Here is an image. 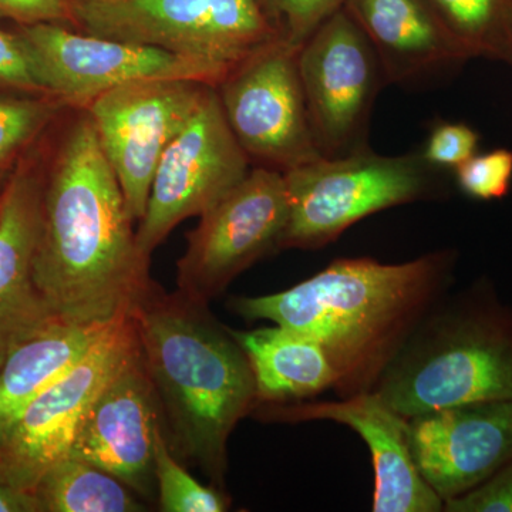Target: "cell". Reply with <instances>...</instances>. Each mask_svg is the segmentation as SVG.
Listing matches in <instances>:
<instances>
[{"mask_svg": "<svg viewBox=\"0 0 512 512\" xmlns=\"http://www.w3.org/2000/svg\"><path fill=\"white\" fill-rule=\"evenodd\" d=\"M40 512H143L148 505L119 478L72 456L49 468L37 484Z\"/></svg>", "mask_w": 512, "mask_h": 512, "instance_id": "21", "label": "cell"}, {"mask_svg": "<svg viewBox=\"0 0 512 512\" xmlns=\"http://www.w3.org/2000/svg\"><path fill=\"white\" fill-rule=\"evenodd\" d=\"M119 320L107 325H76L55 319L16 343L0 360V434L33 399L72 370Z\"/></svg>", "mask_w": 512, "mask_h": 512, "instance_id": "19", "label": "cell"}, {"mask_svg": "<svg viewBox=\"0 0 512 512\" xmlns=\"http://www.w3.org/2000/svg\"><path fill=\"white\" fill-rule=\"evenodd\" d=\"M261 2L262 5H264L266 13L282 28L281 0H261Z\"/></svg>", "mask_w": 512, "mask_h": 512, "instance_id": "32", "label": "cell"}, {"mask_svg": "<svg viewBox=\"0 0 512 512\" xmlns=\"http://www.w3.org/2000/svg\"><path fill=\"white\" fill-rule=\"evenodd\" d=\"M207 86L178 79L131 83L100 94L84 109L136 224L146 214L165 148L191 119Z\"/></svg>", "mask_w": 512, "mask_h": 512, "instance_id": "13", "label": "cell"}, {"mask_svg": "<svg viewBox=\"0 0 512 512\" xmlns=\"http://www.w3.org/2000/svg\"><path fill=\"white\" fill-rule=\"evenodd\" d=\"M136 222L86 110L64 134L43 188L33 281L53 318L107 325L151 285Z\"/></svg>", "mask_w": 512, "mask_h": 512, "instance_id": "1", "label": "cell"}, {"mask_svg": "<svg viewBox=\"0 0 512 512\" xmlns=\"http://www.w3.org/2000/svg\"><path fill=\"white\" fill-rule=\"evenodd\" d=\"M288 218L284 173L252 168L188 234L177 264V291L208 305L241 272L281 248Z\"/></svg>", "mask_w": 512, "mask_h": 512, "instance_id": "7", "label": "cell"}, {"mask_svg": "<svg viewBox=\"0 0 512 512\" xmlns=\"http://www.w3.org/2000/svg\"><path fill=\"white\" fill-rule=\"evenodd\" d=\"M441 299L373 392L404 419L447 407L512 399V309L487 282Z\"/></svg>", "mask_w": 512, "mask_h": 512, "instance_id": "4", "label": "cell"}, {"mask_svg": "<svg viewBox=\"0 0 512 512\" xmlns=\"http://www.w3.org/2000/svg\"><path fill=\"white\" fill-rule=\"evenodd\" d=\"M0 18L22 26L39 23H74L73 0H0Z\"/></svg>", "mask_w": 512, "mask_h": 512, "instance_id": "30", "label": "cell"}, {"mask_svg": "<svg viewBox=\"0 0 512 512\" xmlns=\"http://www.w3.org/2000/svg\"><path fill=\"white\" fill-rule=\"evenodd\" d=\"M249 157L229 127L217 87L207 86L183 130L165 148L151 184L137 247L150 261L178 224L201 217L249 173Z\"/></svg>", "mask_w": 512, "mask_h": 512, "instance_id": "8", "label": "cell"}, {"mask_svg": "<svg viewBox=\"0 0 512 512\" xmlns=\"http://www.w3.org/2000/svg\"><path fill=\"white\" fill-rule=\"evenodd\" d=\"M43 92L86 109L100 94L148 80H194L217 87L231 70L158 47L74 33L59 23L22 26Z\"/></svg>", "mask_w": 512, "mask_h": 512, "instance_id": "9", "label": "cell"}, {"mask_svg": "<svg viewBox=\"0 0 512 512\" xmlns=\"http://www.w3.org/2000/svg\"><path fill=\"white\" fill-rule=\"evenodd\" d=\"M130 318L171 453L224 490L229 437L259 406L247 353L207 303L154 282Z\"/></svg>", "mask_w": 512, "mask_h": 512, "instance_id": "3", "label": "cell"}, {"mask_svg": "<svg viewBox=\"0 0 512 512\" xmlns=\"http://www.w3.org/2000/svg\"><path fill=\"white\" fill-rule=\"evenodd\" d=\"M458 187L478 201L501 200L511 190L512 151L497 148L484 154H474L456 168Z\"/></svg>", "mask_w": 512, "mask_h": 512, "instance_id": "25", "label": "cell"}, {"mask_svg": "<svg viewBox=\"0 0 512 512\" xmlns=\"http://www.w3.org/2000/svg\"><path fill=\"white\" fill-rule=\"evenodd\" d=\"M89 35L158 47L234 70L284 36L261 0H73Z\"/></svg>", "mask_w": 512, "mask_h": 512, "instance_id": "5", "label": "cell"}, {"mask_svg": "<svg viewBox=\"0 0 512 512\" xmlns=\"http://www.w3.org/2000/svg\"><path fill=\"white\" fill-rule=\"evenodd\" d=\"M447 512H512V460L473 490L446 501Z\"/></svg>", "mask_w": 512, "mask_h": 512, "instance_id": "27", "label": "cell"}, {"mask_svg": "<svg viewBox=\"0 0 512 512\" xmlns=\"http://www.w3.org/2000/svg\"><path fill=\"white\" fill-rule=\"evenodd\" d=\"M454 266L453 251L403 264L336 259L286 291L234 298L231 308L248 322L268 320L315 339L335 369L333 389L349 397L373 392L384 369L444 299Z\"/></svg>", "mask_w": 512, "mask_h": 512, "instance_id": "2", "label": "cell"}, {"mask_svg": "<svg viewBox=\"0 0 512 512\" xmlns=\"http://www.w3.org/2000/svg\"><path fill=\"white\" fill-rule=\"evenodd\" d=\"M298 67L320 157H345L366 148L373 104L387 83L376 50L345 9L305 40Z\"/></svg>", "mask_w": 512, "mask_h": 512, "instance_id": "10", "label": "cell"}, {"mask_svg": "<svg viewBox=\"0 0 512 512\" xmlns=\"http://www.w3.org/2000/svg\"><path fill=\"white\" fill-rule=\"evenodd\" d=\"M345 0H281V19L285 39L295 47L343 8Z\"/></svg>", "mask_w": 512, "mask_h": 512, "instance_id": "29", "label": "cell"}, {"mask_svg": "<svg viewBox=\"0 0 512 512\" xmlns=\"http://www.w3.org/2000/svg\"><path fill=\"white\" fill-rule=\"evenodd\" d=\"M299 49L279 37L217 86L229 127L249 160L281 173L320 158L299 76Z\"/></svg>", "mask_w": 512, "mask_h": 512, "instance_id": "11", "label": "cell"}, {"mask_svg": "<svg viewBox=\"0 0 512 512\" xmlns=\"http://www.w3.org/2000/svg\"><path fill=\"white\" fill-rule=\"evenodd\" d=\"M45 180L20 164L0 195V360L53 318L33 281Z\"/></svg>", "mask_w": 512, "mask_h": 512, "instance_id": "17", "label": "cell"}, {"mask_svg": "<svg viewBox=\"0 0 512 512\" xmlns=\"http://www.w3.org/2000/svg\"><path fill=\"white\" fill-rule=\"evenodd\" d=\"M343 9L372 43L387 84L421 82L471 60L429 0H345Z\"/></svg>", "mask_w": 512, "mask_h": 512, "instance_id": "18", "label": "cell"}, {"mask_svg": "<svg viewBox=\"0 0 512 512\" xmlns=\"http://www.w3.org/2000/svg\"><path fill=\"white\" fill-rule=\"evenodd\" d=\"M55 103L39 99L0 100V165L8 164L55 116Z\"/></svg>", "mask_w": 512, "mask_h": 512, "instance_id": "24", "label": "cell"}, {"mask_svg": "<svg viewBox=\"0 0 512 512\" xmlns=\"http://www.w3.org/2000/svg\"><path fill=\"white\" fill-rule=\"evenodd\" d=\"M480 134L463 123H441L431 131L423 156L431 167L453 168L477 154Z\"/></svg>", "mask_w": 512, "mask_h": 512, "instance_id": "26", "label": "cell"}, {"mask_svg": "<svg viewBox=\"0 0 512 512\" xmlns=\"http://www.w3.org/2000/svg\"><path fill=\"white\" fill-rule=\"evenodd\" d=\"M158 507L163 512H224L229 500L224 490L204 485L185 470L184 464L171 453L163 427L158 431L156 457Z\"/></svg>", "mask_w": 512, "mask_h": 512, "instance_id": "23", "label": "cell"}, {"mask_svg": "<svg viewBox=\"0 0 512 512\" xmlns=\"http://www.w3.org/2000/svg\"><path fill=\"white\" fill-rule=\"evenodd\" d=\"M136 348L128 315L33 399L0 434V480L35 493L47 470L69 456L84 413Z\"/></svg>", "mask_w": 512, "mask_h": 512, "instance_id": "12", "label": "cell"}, {"mask_svg": "<svg viewBox=\"0 0 512 512\" xmlns=\"http://www.w3.org/2000/svg\"><path fill=\"white\" fill-rule=\"evenodd\" d=\"M0 512H40L35 493L0 480Z\"/></svg>", "mask_w": 512, "mask_h": 512, "instance_id": "31", "label": "cell"}, {"mask_svg": "<svg viewBox=\"0 0 512 512\" xmlns=\"http://www.w3.org/2000/svg\"><path fill=\"white\" fill-rule=\"evenodd\" d=\"M471 59L512 66V0H429Z\"/></svg>", "mask_w": 512, "mask_h": 512, "instance_id": "22", "label": "cell"}, {"mask_svg": "<svg viewBox=\"0 0 512 512\" xmlns=\"http://www.w3.org/2000/svg\"><path fill=\"white\" fill-rule=\"evenodd\" d=\"M256 416L302 423L328 420L356 431L369 448L375 473V512H439L443 501L421 477L409 444V420L376 392L340 397L338 402L265 404Z\"/></svg>", "mask_w": 512, "mask_h": 512, "instance_id": "16", "label": "cell"}, {"mask_svg": "<svg viewBox=\"0 0 512 512\" xmlns=\"http://www.w3.org/2000/svg\"><path fill=\"white\" fill-rule=\"evenodd\" d=\"M160 407L137 348L84 413L69 456L107 471L141 498L157 491Z\"/></svg>", "mask_w": 512, "mask_h": 512, "instance_id": "14", "label": "cell"}, {"mask_svg": "<svg viewBox=\"0 0 512 512\" xmlns=\"http://www.w3.org/2000/svg\"><path fill=\"white\" fill-rule=\"evenodd\" d=\"M0 89L23 93L43 92L25 39L0 29Z\"/></svg>", "mask_w": 512, "mask_h": 512, "instance_id": "28", "label": "cell"}, {"mask_svg": "<svg viewBox=\"0 0 512 512\" xmlns=\"http://www.w3.org/2000/svg\"><path fill=\"white\" fill-rule=\"evenodd\" d=\"M231 332L251 363L259 406L303 402L335 387V369L315 339L278 325Z\"/></svg>", "mask_w": 512, "mask_h": 512, "instance_id": "20", "label": "cell"}, {"mask_svg": "<svg viewBox=\"0 0 512 512\" xmlns=\"http://www.w3.org/2000/svg\"><path fill=\"white\" fill-rule=\"evenodd\" d=\"M431 168L421 154L379 156L366 147L286 171L289 218L281 248L326 247L369 215L421 200L433 187Z\"/></svg>", "mask_w": 512, "mask_h": 512, "instance_id": "6", "label": "cell"}, {"mask_svg": "<svg viewBox=\"0 0 512 512\" xmlns=\"http://www.w3.org/2000/svg\"><path fill=\"white\" fill-rule=\"evenodd\" d=\"M407 420L414 464L443 505L512 460V399L461 404Z\"/></svg>", "mask_w": 512, "mask_h": 512, "instance_id": "15", "label": "cell"}]
</instances>
